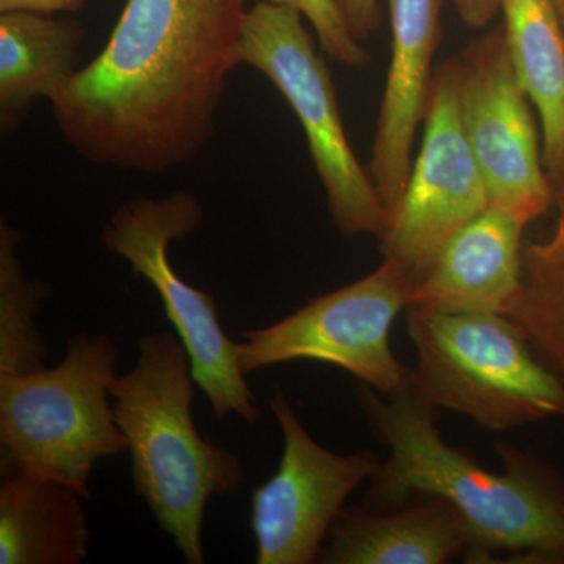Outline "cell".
<instances>
[{
  "label": "cell",
  "mask_w": 564,
  "mask_h": 564,
  "mask_svg": "<svg viewBox=\"0 0 564 564\" xmlns=\"http://www.w3.org/2000/svg\"><path fill=\"white\" fill-rule=\"evenodd\" d=\"M248 0H126L98 57L52 104L63 139L106 169L165 173L209 144L242 65Z\"/></svg>",
  "instance_id": "cell-1"
},
{
  "label": "cell",
  "mask_w": 564,
  "mask_h": 564,
  "mask_svg": "<svg viewBox=\"0 0 564 564\" xmlns=\"http://www.w3.org/2000/svg\"><path fill=\"white\" fill-rule=\"evenodd\" d=\"M372 432L389 447L367 492L366 505L391 510L411 496L444 497L463 516L469 554L521 552L564 563V484L558 474L510 444L496 443L503 473L485 469L473 456L443 440L434 406L415 384L381 395L358 391Z\"/></svg>",
  "instance_id": "cell-2"
},
{
  "label": "cell",
  "mask_w": 564,
  "mask_h": 564,
  "mask_svg": "<svg viewBox=\"0 0 564 564\" xmlns=\"http://www.w3.org/2000/svg\"><path fill=\"white\" fill-rule=\"evenodd\" d=\"M192 361L172 333L143 336L139 359L110 384L115 422L128 441L132 481L185 563L206 562L203 524L215 496L247 480L243 459L204 440L192 415Z\"/></svg>",
  "instance_id": "cell-3"
},
{
  "label": "cell",
  "mask_w": 564,
  "mask_h": 564,
  "mask_svg": "<svg viewBox=\"0 0 564 564\" xmlns=\"http://www.w3.org/2000/svg\"><path fill=\"white\" fill-rule=\"evenodd\" d=\"M117 345L76 334L58 366L0 375V463L88 488L96 464L128 452L109 403Z\"/></svg>",
  "instance_id": "cell-4"
},
{
  "label": "cell",
  "mask_w": 564,
  "mask_h": 564,
  "mask_svg": "<svg viewBox=\"0 0 564 564\" xmlns=\"http://www.w3.org/2000/svg\"><path fill=\"white\" fill-rule=\"evenodd\" d=\"M408 310L414 381L434 406L488 432L564 415V386L507 315Z\"/></svg>",
  "instance_id": "cell-5"
},
{
  "label": "cell",
  "mask_w": 564,
  "mask_h": 564,
  "mask_svg": "<svg viewBox=\"0 0 564 564\" xmlns=\"http://www.w3.org/2000/svg\"><path fill=\"white\" fill-rule=\"evenodd\" d=\"M303 20L296 10L259 0L245 20L242 63L272 82L302 122L339 232L380 239L383 207L366 166L351 150L332 73Z\"/></svg>",
  "instance_id": "cell-6"
},
{
  "label": "cell",
  "mask_w": 564,
  "mask_h": 564,
  "mask_svg": "<svg viewBox=\"0 0 564 564\" xmlns=\"http://www.w3.org/2000/svg\"><path fill=\"white\" fill-rule=\"evenodd\" d=\"M203 217L202 204L187 192L163 198L139 196L111 214L101 242L161 296L163 311L191 356L195 383L217 419L236 414L258 423L261 410L237 362V343L223 329L217 302L182 280L170 261V245L195 232Z\"/></svg>",
  "instance_id": "cell-7"
},
{
  "label": "cell",
  "mask_w": 564,
  "mask_h": 564,
  "mask_svg": "<svg viewBox=\"0 0 564 564\" xmlns=\"http://www.w3.org/2000/svg\"><path fill=\"white\" fill-rule=\"evenodd\" d=\"M415 281L395 259L317 296L282 321L240 334L237 362L245 375L293 361L332 364L388 397L413 378L391 348L397 315L410 306Z\"/></svg>",
  "instance_id": "cell-8"
},
{
  "label": "cell",
  "mask_w": 564,
  "mask_h": 564,
  "mask_svg": "<svg viewBox=\"0 0 564 564\" xmlns=\"http://www.w3.org/2000/svg\"><path fill=\"white\" fill-rule=\"evenodd\" d=\"M423 120L421 152L402 204L380 239L384 258L395 259L415 281L432 270L464 226L491 206L464 128L458 55L434 69Z\"/></svg>",
  "instance_id": "cell-9"
},
{
  "label": "cell",
  "mask_w": 564,
  "mask_h": 564,
  "mask_svg": "<svg viewBox=\"0 0 564 564\" xmlns=\"http://www.w3.org/2000/svg\"><path fill=\"white\" fill-rule=\"evenodd\" d=\"M458 58L464 128L489 202L529 225L552 206V188L503 25L470 41Z\"/></svg>",
  "instance_id": "cell-10"
},
{
  "label": "cell",
  "mask_w": 564,
  "mask_h": 564,
  "mask_svg": "<svg viewBox=\"0 0 564 564\" xmlns=\"http://www.w3.org/2000/svg\"><path fill=\"white\" fill-rule=\"evenodd\" d=\"M270 408L284 451L276 474L252 491L256 563L313 564L345 500L381 462L369 451L339 455L315 443L284 393H274Z\"/></svg>",
  "instance_id": "cell-11"
},
{
  "label": "cell",
  "mask_w": 564,
  "mask_h": 564,
  "mask_svg": "<svg viewBox=\"0 0 564 564\" xmlns=\"http://www.w3.org/2000/svg\"><path fill=\"white\" fill-rule=\"evenodd\" d=\"M392 47L370 162L366 166L391 225L413 172V143L425 118L433 58L441 43V0H388ZM384 234V232H383ZM381 239V237H380Z\"/></svg>",
  "instance_id": "cell-12"
},
{
  "label": "cell",
  "mask_w": 564,
  "mask_h": 564,
  "mask_svg": "<svg viewBox=\"0 0 564 564\" xmlns=\"http://www.w3.org/2000/svg\"><path fill=\"white\" fill-rule=\"evenodd\" d=\"M525 223L489 206L456 234L411 292L410 306L447 314L508 315L522 289Z\"/></svg>",
  "instance_id": "cell-13"
},
{
  "label": "cell",
  "mask_w": 564,
  "mask_h": 564,
  "mask_svg": "<svg viewBox=\"0 0 564 564\" xmlns=\"http://www.w3.org/2000/svg\"><path fill=\"white\" fill-rule=\"evenodd\" d=\"M318 555L325 564H443L469 545L463 516L444 497L410 508H343Z\"/></svg>",
  "instance_id": "cell-14"
},
{
  "label": "cell",
  "mask_w": 564,
  "mask_h": 564,
  "mask_svg": "<svg viewBox=\"0 0 564 564\" xmlns=\"http://www.w3.org/2000/svg\"><path fill=\"white\" fill-rule=\"evenodd\" d=\"M73 486L0 463V564H79L90 527Z\"/></svg>",
  "instance_id": "cell-15"
},
{
  "label": "cell",
  "mask_w": 564,
  "mask_h": 564,
  "mask_svg": "<svg viewBox=\"0 0 564 564\" xmlns=\"http://www.w3.org/2000/svg\"><path fill=\"white\" fill-rule=\"evenodd\" d=\"M85 29L69 17L0 11V131L10 135L41 98L54 102L82 69Z\"/></svg>",
  "instance_id": "cell-16"
},
{
  "label": "cell",
  "mask_w": 564,
  "mask_h": 564,
  "mask_svg": "<svg viewBox=\"0 0 564 564\" xmlns=\"http://www.w3.org/2000/svg\"><path fill=\"white\" fill-rule=\"evenodd\" d=\"M503 29L518 79L543 126V165L564 159V33L554 0H502Z\"/></svg>",
  "instance_id": "cell-17"
},
{
  "label": "cell",
  "mask_w": 564,
  "mask_h": 564,
  "mask_svg": "<svg viewBox=\"0 0 564 564\" xmlns=\"http://www.w3.org/2000/svg\"><path fill=\"white\" fill-rule=\"evenodd\" d=\"M21 234L0 221V375L35 372L46 367L47 345L36 326L40 304L51 295L31 280L17 254Z\"/></svg>",
  "instance_id": "cell-18"
},
{
  "label": "cell",
  "mask_w": 564,
  "mask_h": 564,
  "mask_svg": "<svg viewBox=\"0 0 564 564\" xmlns=\"http://www.w3.org/2000/svg\"><path fill=\"white\" fill-rule=\"evenodd\" d=\"M299 11L321 43L323 52L347 68H366L372 61L370 52L352 35L336 0H265Z\"/></svg>",
  "instance_id": "cell-19"
},
{
  "label": "cell",
  "mask_w": 564,
  "mask_h": 564,
  "mask_svg": "<svg viewBox=\"0 0 564 564\" xmlns=\"http://www.w3.org/2000/svg\"><path fill=\"white\" fill-rule=\"evenodd\" d=\"M352 35L366 41L380 31L383 22L380 0H336Z\"/></svg>",
  "instance_id": "cell-20"
},
{
  "label": "cell",
  "mask_w": 564,
  "mask_h": 564,
  "mask_svg": "<svg viewBox=\"0 0 564 564\" xmlns=\"http://www.w3.org/2000/svg\"><path fill=\"white\" fill-rule=\"evenodd\" d=\"M459 20L469 29H486L502 11V0H451Z\"/></svg>",
  "instance_id": "cell-21"
},
{
  "label": "cell",
  "mask_w": 564,
  "mask_h": 564,
  "mask_svg": "<svg viewBox=\"0 0 564 564\" xmlns=\"http://www.w3.org/2000/svg\"><path fill=\"white\" fill-rule=\"evenodd\" d=\"M87 0H0V11L29 10L40 13L70 14L84 9Z\"/></svg>",
  "instance_id": "cell-22"
},
{
  "label": "cell",
  "mask_w": 564,
  "mask_h": 564,
  "mask_svg": "<svg viewBox=\"0 0 564 564\" xmlns=\"http://www.w3.org/2000/svg\"><path fill=\"white\" fill-rule=\"evenodd\" d=\"M556 13H558L560 22H562V29L564 33V0H554Z\"/></svg>",
  "instance_id": "cell-23"
}]
</instances>
